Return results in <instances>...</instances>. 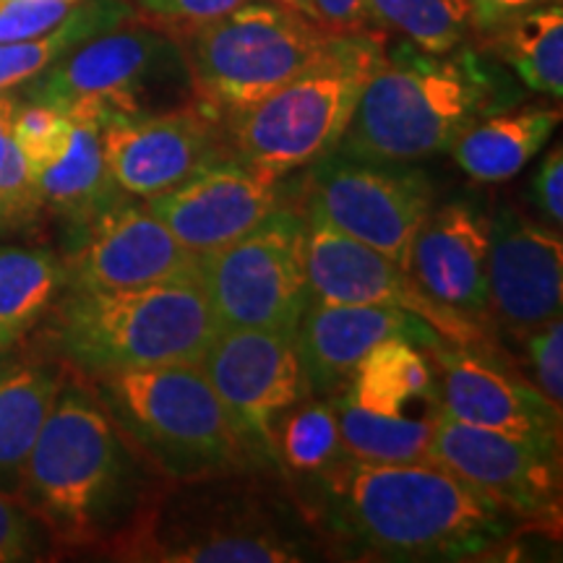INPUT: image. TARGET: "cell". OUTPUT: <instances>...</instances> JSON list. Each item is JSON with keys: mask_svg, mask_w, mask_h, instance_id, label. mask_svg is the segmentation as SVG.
Instances as JSON below:
<instances>
[{"mask_svg": "<svg viewBox=\"0 0 563 563\" xmlns=\"http://www.w3.org/2000/svg\"><path fill=\"white\" fill-rule=\"evenodd\" d=\"M66 287L58 249L0 243V352L16 347L40 327Z\"/></svg>", "mask_w": 563, "mask_h": 563, "instance_id": "25", "label": "cell"}, {"mask_svg": "<svg viewBox=\"0 0 563 563\" xmlns=\"http://www.w3.org/2000/svg\"><path fill=\"white\" fill-rule=\"evenodd\" d=\"M220 332L199 274L136 290H74L30 334L47 355L87 378L152 365L201 363Z\"/></svg>", "mask_w": 563, "mask_h": 563, "instance_id": "4", "label": "cell"}, {"mask_svg": "<svg viewBox=\"0 0 563 563\" xmlns=\"http://www.w3.org/2000/svg\"><path fill=\"white\" fill-rule=\"evenodd\" d=\"M30 352H32L30 340H24L21 344H16V347L0 352V382H3V378L9 376V373L16 371L19 365L24 363L26 357H30Z\"/></svg>", "mask_w": 563, "mask_h": 563, "instance_id": "41", "label": "cell"}, {"mask_svg": "<svg viewBox=\"0 0 563 563\" xmlns=\"http://www.w3.org/2000/svg\"><path fill=\"white\" fill-rule=\"evenodd\" d=\"M561 112L551 108H522L490 112L467 125L449 152L460 170L477 183L511 180L527 167L553 136Z\"/></svg>", "mask_w": 563, "mask_h": 563, "instance_id": "24", "label": "cell"}, {"mask_svg": "<svg viewBox=\"0 0 563 563\" xmlns=\"http://www.w3.org/2000/svg\"><path fill=\"white\" fill-rule=\"evenodd\" d=\"M490 217L473 201H446L422 220L410 277L441 306L488 323Z\"/></svg>", "mask_w": 563, "mask_h": 563, "instance_id": "21", "label": "cell"}, {"mask_svg": "<svg viewBox=\"0 0 563 563\" xmlns=\"http://www.w3.org/2000/svg\"><path fill=\"white\" fill-rule=\"evenodd\" d=\"M243 3L249 0H136L133 5H136V19L178 37L183 32L241 9Z\"/></svg>", "mask_w": 563, "mask_h": 563, "instance_id": "34", "label": "cell"}, {"mask_svg": "<svg viewBox=\"0 0 563 563\" xmlns=\"http://www.w3.org/2000/svg\"><path fill=\"white\" fill-rule=\"evenodd\" d=\"M332 407L347 456L363 462H428L433 441L435 412L382 415L357 407L340 389L332 394Z\"/></svg>", "mask_w": 563, "mask_h": 563, "instance_id": "29", "label": "cell"}, {"mask_svg": "<svg viewBox=\"0 0 563 563\" xmlns=\"http://www.w3.org/2000/svg\"><path fill=\"white\" fill-rule=\"evenodd\" d=\"M19 104H21V97L0 91V136L11 133V123H13V115H16Z\"/></svg>", "mask_w": 563, "mask_h": 563, "instance_id": "42", "label": "cell"}, {"mask_svg": "<svg viewBox=\"0 0 563 563\" xmlns=\"http://www.w3.org/2000/svg\"><path fill=\"white\" fill-rule=\"evenodd\" d=\"M131 19H136V5L131 0H81L74 16L63 21L58 30L32 40L0 42V91L21 89L81 42Z\"/></svg>", "mask_w": 563, "mask_h": 563, "instance_id": "27", "label": "cell"}, {"mask_svg": "<svg viewBox=\"0 0 563 563\" xmlns=\"http://www.w3.org/2000/svg\"><path fill=\"white\" fill-rule=\"evenodd\" d=\"M313 19L334 34L368 32L365 0H313Z\"/></svg>", "mask_w": 563, "mask_h": 563, "instance_id": "40", "label": "cell"}, {"mask_svg": "<svg viewBox=\"0 0 563 563\" xmlns=\"http://www.w3.org/2000/svg\"><path fill=\"white\" fill-rule=\"evenodd\" d=\"M76 3L55 0H0V42H21L58 30L74 16Z\"/></svg>", "mask_w": 563, "mask_h": 563, "instance_id": "37", "label": "cell"}, {"mask_svg": "<svg viewBox=\"0 0 563 563\" xmlns=\"http://www.w3.org/2000/svg\"><path fill=\"white\" fill-rule=\"evenodd\" d=\"M488 47L527 89L548 95L553 100L563 97V9L561 3H545L519 13L490 32Z\"/></svg>", "mask_w": 563, "mask_h": 563, "instance_id": "28", "label": "cell"}, {"mask_svg": "<svg viewBox=\"0 0 563 563\" xmlns=\"http://www.w3.org/2000/svg\"><path fill=\"white\" fill-rule=\"evenodd\" d=\"M384 55L376 30L336 34L295 79L251 108L224 115L232 157L269 178L308 170L340 146L365 81Z\"/></svg>", "mask_w": 563, "mask_h": 563, "instance_id": "6", "label": "cell"}, {"mask_svg": "<svg viewBox=\"0 0 563 563\" xmlns=\"http://www.w3.org/2000/svg\"><path fill=\"white\" fill-rule=\"evenodd\" d=\"M504 104L506 95L467 42L443 55L402 45L365 81L334 152L415 165L449 152L467 125Z\"/></svg>", "mask_w": 563, "mask_h": 563, "instance_id": "5", "label": "cell"}, {"mask_svg": "<svg viewBox=\"0 0 563 563\" xmlns=\"http://www.w3.org/2000/svg\"><path fill=\"white\" fill-rule=\"evenodd\" d=\"M287 488L327 559L475 561L530 530L433 462L386 464L344 454Z\"/></svg>", "mask_w": 563, "mask_h": 563, "instance_id": "1", "label": "cell"}, {"mask_svg": "<svg viewBox=\"0 0 563 563\" xmlns=\"http://www.w3.org/2000/svg\"><path fill=\"white\" fill-rule=\"evenodd\" d=\"M334 37L306 13L249 0L175 40L186 55L194 95L224 118L295 79Z\"/></svg>", "mask_w": 563, "mask_h": 563, "instance_id": "9", "label": "cell"}, {"mask_svg": "<svg viewBox=\"0 0 563 563\" xmlns=\"http://www.w3.org/2000/svg\"><path fill=\"white\" fill-rule=\"evenodd\" d=\"M428 462L511 511L527 527H561V452L435 412Z\"/></svg>", "mask_w": 563, "mask_h": 563, "instance_id": "14", "label": "cell"}, {"mask_svg": "<svg viewBox=\"0 0 563 563\" xmlns=\"http://www.w3.org/2000/svg\"><path fill=\"white\" fill-rule=\"evenodd\" d=\"M21 100L53 104L70 121L100 125L196 100L173 34L141 19L81 42L21 87Z\"/></svg>", "mask_w": 563, "mask_h": 563, "instance_id": "8", "label": "cell"}, {"mask_svg": "<svg viewBox=\"0 0 563 563\" xmlns=\"http://www.w3.org/2000/svg\"><path fill=\"white\" fill-rule=\"evenodd\" d=\"M344 394L363 410L382 415H405L415 402L439 410V386L426 350L399 336L376 344L357 363Z\"/></svg>", "mask_w": 563, "mask_h": 563, "instance_id": "26", "label": "cell"}, {"mask_svg": "<svg viewBox=\"0 0 563 563\" xmlns=\"http://www.w3.org/2000/svg\"><path fill=\"white\" fill-rule=\"evenodd\" d=\"M53 559L51 540L16 498L0 490V563Z\"/></svg>", "mask_w": 563, "mask_h": 563, "instance_id": "35", "label": "cell"}, {"mask_svg": "<svg viewBox=\"0 0 563 563\" xmlns=\"http://www.w3.org/2000/svg\"><path fill=\"white\" fill-rule=\"evenodd\" d=\"M102 150L118 188L139 201L232 157L224 118L199 97L178 108L108 123Z\"/></svg>", "mask_w": 563, "mask_h": 563, "instance_id": "16", "label": "cell"}, {"mask_svg": "<svg viewBox=\"0 0 563 563\" xmlns=\"http://www.w3.org/2000/svg\"><path fill=\"white\" fill-rule=\"evenodd\" d=\"M199 365L256 467L279 475L272 428L287 407L311 394L295 332L220 329Z\"/></svg>", "mask_w": 563, "mask_h": 563, "instance_id": "12", "label": "cell"}, {"mask_svg": "<svg viewBox=\"0 0 563 563\" xmlns=\"http://www.w3.org/2000/svg\"><path fill=\"white\" fill-rule=\"evenodd\" d=\"M55 3H76V0H55Z\"/></svg>", "mask_w": 563, "mask_h": 563, "instance_id": "44", "label": "cell"}, {"mask_svg": "<svg viewBox=\"0 0 563 563\" xmlns=\"http://www.w3.org/2000/svg\"><path fill=\"white\" fill-rule=\"evenodd\" d=\"M45 220L37 178L21 157L11 133L0 136V238L32 232Z\"/></svg>", "mask_w": 563, "mask_h": 563, "instance_id": "32", "label": "cell"}, {"mask_svg": "<svg viewBox=\"0 0 563 563\" xmlns=\"http://www.w3.org/2000/svg\"><path fill=\"white\" fill-rule=\"evenodd\" d=\"M527 361H530L532 378L538 391L561 410L563 402V323L559 319L548 321L545 327L534 329L525 340Z\"/></svg>", "mask_w": 563, "mask_h": 563, "instance_id": "36", "label": "cell"}, {"mask_svg": "<svg viewBox=\"0 0 563 563\" xmlns=\"http://www.w3.org/2000/svg\"><path fill=\"white\" fill-rule=\"evenodd\" d=\"M306 207L344 235L410 269L412 241L433 209V183L410 162H378L332 152L308 167Z\"/></svg>", "mask_w": 563, "mask_h": 563, "instance_id": "11", "label": "cell"}, {"mask_svg": "<svg viewBox=\"0 0 563 563\" xmlns=\"http://www.w3.org/2000/svg\"><path fill=\"white\" fill-rule=\"evenodd\" d=\"M58 253L74 290H136L199 274V253L131 196L95 220L63 228Z\"/></svg>", "mask_w": 563, "mask_h": 563, "instance_id": "15", "label": "cell"}, {"mask_svg": "<svg viewBox=\"0 0 563 563\" xmlns=\"http://www.w3.org/2000/svg\"><path fill=\"white\" fill-rule=\"evenodd\" d=\"M426 355L439 386V412L561 452V410L504 361L501 350H470L439 340L426 347Z\"/></svg>", "mask_w": 563, "mask_h": 563, "instance_id": "17", "label": "cell"}, {"mask_svg": "<svg viewBox=\"0 0 563 563\" xmlns=\"http://www.w3.org/2000/svg\"><path fill=\"white\" fill-rule=\"evenodd\" d=\"M306 272L313 302L391 306L420 316L443 340L470 350H498L485 334V321L441 306L389 258L344 235L319 211L306 207Z\"/></svg>", "mask_w": 563, "mask_h": 563, "instance_id": "13", "label": "cell"}, {"mask_svg": "<svg viewBox=\"0 0 563 563\" xmlns=\"http://www.w3.org/2000/svg\"><path fill=\"white\" fill-rule=\"evenodd\" d=\"M272 443L285 483L319 475L347 454L332 399L316 394H308L279 415L272 428Z\"/></svg>", "mask_w": 563, "mask_h": 563, "instance_id": "30", "label": "cell"}, {"mask_svg": "<svg viewBox=\"0 0 563 563\" xmlns=\"http://www.w3.org/2000/svg\"><path fill=\"white\" fill-rule=\"evenodd\" d=\"M327 559L279 475L232 473L165 481L115 561L300 563Z\"/></svg>", "mask_w": 563, "mask_h": 563, "instance_id": "3", "label": "cell"}, {"mask_svg": "<svg viewBox=\"0 0 563 563\" xmlns=\"http://www.w3.org/2000/svg\"><path fill=\"white\" fill-rule=\"evenodd\" d=\"M70 129H74V123L63 110L53 108V104L21 100L11 123V139L30 165V170L37 175L66 152Z\"/></svg>", "mask_w": 563, "mask_h": 563, "instance_id": "33", "label": "cell"}, {"mask_svg": "<svg viewBox=\"0 0 563 563\" xmlns=\"http://www.w3.org/2000/svg\"><path fill=\"white\" fill-rule=\"evenodd\" d=\"M30 340V357L0 382V490L16 498L24 464L66 382L68 365Z\"/></svg>", "mask_w": 563, "mask_h": 563, "instance_id": "22", "label": "cell"}, {"mask_svg": "<svg viewBox=\"0 0 563 563\" xmlns=\"http://www.w3.org/2000/svg\"><path fill=\"white\" fill-rule=\"evenodd\" d=\"M532 201L543 211L548 224L561 230L563 224V152L561 144H555L545 154L543 165L534 173L532 180Z\"/></svg>", "mask_w": 563, "mask_h": 563, "instance_id": "38", "label": "cell"}, {"mask_svg": "<svg viewBox=\"0 0 563 563\" xmlns=\"http://www.w3.org/2000/svg\"><path fill=\"white\" fill-rule=\"evenodd\" d=\"M89 382L165 481L262 473L199 363L118 371Z\"/></svg>", "mask_w": 563, "mask_h": 563, "instance_id": "7", "label": "cell"}, {"mask_svg": "<svg viewBox=\"0 0 563 563\" xmlns=\"http://www.w3.org/2000/svg\"><path fill=\"white\" fill-rule=\"evenodd\" d=\"M368 30L397 32L422 53H452L473 34L470 0H365Z\"/></svg>", "mask_w": 563, "mask_h": 563, "instance_id": "31", "label": "cell"}, {"mask_svg": "<svg viewBox=\"0 0 563 563\" xmlns=\"http://www.w3.org/2000/svg\"><path fill=\"white\" fill-rule=\"evenodd\" d=\"M555 3V0H470L473 11V34L488 37L506 21L519 16V13L538 9V5Z\"/></svg>", "mask_w": 563, "mask_h": 563, "instance_id": "39", "label": "cell"}, {"mask_svg": "<svg viewBox=\"0 0 563 563\" xmlns=\"http://www.w3.org/2000/svg\"><path fill=\"white\" fill-rule=\"evenodd\" d=\"M272 3L287 5V9L300 11V13H306V16L313 19V0H272Z\"/></svg>", "mask_w": 563, "mask_h": 563, "instance_id": "43", "label": "cell"}, {"mask_svg": "<svg viewBox=\"0 0 563 563\" xmlns=\"http://www.w3.org/2000/svg\"><path fill=\"white\" fill-rule=\"evenodd\" d=\"M298 194L302 183L290 175L269 178L228 157L144 203L188 251L207 253L243 238Z\"/></svg>", "mask_w": 563, "mask_h": 563, "instance_id": "18", "label": "cell"}, {"mask_svg": "<svg viewBox=\"0 0 563 563\" xmlns=\"http://www.w3.org/2000/svg\"><path fill=\"white\" fill-rule=\"evenodd\" d=\"M162 485L165 477L125 439L89 378L68 365L16 496L47 534L53 555L115 561Z\"/></svg>", "mask_w": 563, "mask_h": 563, "instance_id": "2", "label": "cell"}, {"mask_svg": "<svg viewBox=\"0 0 563 563\" xmlns=\"http://www.w3.org/2000/svg\"><path fill=\"white\" fill-rule=\"evenodd\" d=\"M563 243L551 224L530 220L504 203L490 217L488 313L506 334L522 342L561 316Z\"/></svg>", "mask_w": 563, "mask_h": 563, "instance_id": "19", "label": "cell"}, {"mask_svg": "<svg viewBox=\"0 0 563 563\" xmlns=\"http://www.w3.org/2000/svg\"><path fill=\"white\" fill-rule=\"evenodd\" d=\"M199 279L220 329L295 332L306 313V191L243 238L199 253Z\"/></svg>", "mask_w": 563, "mask_h": 563, "instance_id": "10", "label": "cell"}, {"mask_svg": "<svg viewBox=\"0 0 563 563\" xmlns=\"http://www.w3.org/2000/svg\"><path fill=\"white\" fill-rule=\"evenodd\" d=\"M70 123L74 129L66 152L34 175L42 211L45 217H55L63 228L95 220L97 214L125 199L104 162L100 125L87 121Z\"/></svg>", "mask_w": 563, "mask_h": 563, "instance_id": "23", "label": "cell"}, {"mask_svg": "<svg viewBox=\"0 0 563 563\" xmlns=\"http://www.w3.org/2000/svg\"><path fill=\"white\" fill-rule=\"evenodd\" d=\"M394 336L422 350L443 340L431 323L402 308L311 300L295 329L308 389L316 397H332L376 344Z\"/></svg>", "mask_w": 563, "mask_h": 563, "instance_id": "20", "label": "cell"}]
</instances>
